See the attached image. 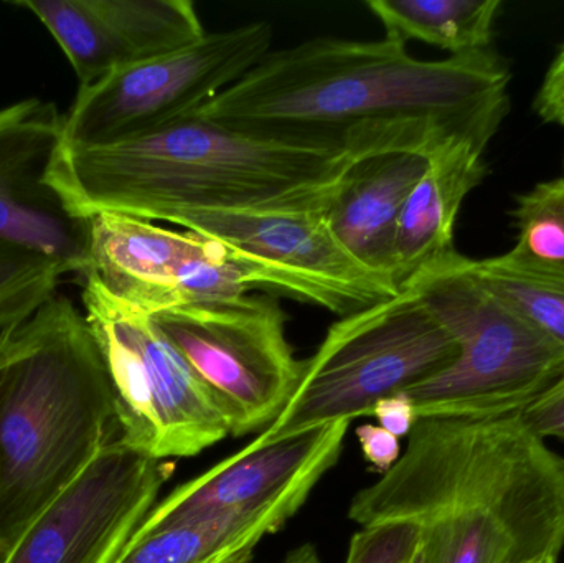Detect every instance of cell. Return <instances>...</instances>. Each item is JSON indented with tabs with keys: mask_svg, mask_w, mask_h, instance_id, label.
<instances>
[{
	"mask_svg": "<svg viewBox=\"0 0 564 563\" xmlns=\"http://www.w3.org/2000/svg\"><path fill=\"white\" fill-rule=\"evenodd\" d=\"M421 531L406 522L365 526L355 532L344 563H410Z\"/></svg>",
	"mask_w": 564,
	"mask_h": 563,
	"instance_id": "23",
	"label": "cell"
},
{
	"mask_svg": "<svg viewBox=\"0 0 564 563\" xmlns=\"http://www.w3.org/2000/svg\"><path fill=\"white\" fill-rule=\"evenodd\" d=\"M451 142L466 141L414 124L368 129L345 148L350 159L332 185L325 218L355 260L394 286V234L401 208L426 172L431 155Z\"/></svg>",
	"mask_w": 564,
	"mask_h": 563,
	"instance_id": "14",
	"label": "cell"
},
{
	"mask_svg": "<svg viewBox=\"0 0 564 563\" xmlns=\"http://www.w3.org/2000/svg\"><path fill=\"white\" fill-rule=\"evenodd\" d=\"M63 277L48 258L0 241V333L26 323L55 296Z\"/></svg>",
	"mask_w": 564,
	"mask_h": 563,
	"instance_id": "22",
	"label": "cell"
},
{
	"mask_svg": "<svg viewBox=\"0 0 564 563\" xmlns=\"http://www.w3.org/2000/svg\"><path fill=\"white\" fill-rule=\"evenodd\" d=\"M351 422L315 426L280 440L257 436L155 505L134 535L225 516H294L338 462Z\"/></svg>",
	"mask_w": 564,
	"mask_h": 563,
	"instance_id": "12",
	"label": "cell"
},
{
	"mask_svg": "<svg viewBox=\"0 0 564 563\" xmlns=\"http://www.w3.org/2000/svg\"><path fill=\"white\" fill-rule=\"evenodd\" d=\"M149 316L214 400L231 436L264 432L276 422L304 366L289 344L276 297L245 294Z\"/></svg>",
	"mask_w": 564,
	"mask_h": 563,
	"instance_id": "8",
	"label": "cell"
},
{
	"mask_svg": "<svg viewBox=\"0 0 564 563\" xmlns=\"http://www.w3.org/2000/svg\"><path fill=\"white\" fill-rule=\"evenodd\" d=\"M410 563H431L430 552H427L426 545H424L423 538H421L420 545H417Z\"/></svg>",
	"mask_w": 564,
	"mask_h": 563,
	"instance_id": "32",
	"label": "cell"
},
{
	"mask_svg": "<svg viewBox=\"0 0 564 563\" xmlns=\"http://www.w3.org/2000/svg\"><path fill=\"white\" fill-rule=\"evenodd\" d=\"M284 563H321V559L312 545H302L291 552Z\"/></svg>",
	"mask_w": 564,
	"mask_h": 563,
	"instance_id": "29",
	"label": "cell"
},
{
	"mask_svg": "<svg viewBox=\"0 0 564 563\" xmlns=\"http://www.w3.org/2000/svg\"><path fill=\"white\" fill-rule=\"evenodd\" d=\"M253 557V551H238L234 554L225 555V557L218 559L214 563H248Z\"/></svg>",
	"mask_w": 564,
	"mask_h": 563,
	"instance_id": "31",
	"label": "cell"
},
{
	"mask_svg": "<svg viewBox=\"0 0 564 563\" xmlns=\"http://www.w3.org/2000/svg\"><path fill=\"white\" fill-rule=\"evenodd\" d=\"M533 106L543 121L564 128V43L543 78Z\"/></svg>",
	"mask_w": 564,
	"mask_h": 563,
	"instance_id": "25",
	"label": "cell"
},
{
	"mask_svg": "<svg viewBox=\"0 0 564 563\" xmlns=\"http://www.w3.org/2000/svg\"><path fill=\"white\" fill-rule=\"evenodd\" d=\"M484 152L473 142H451L431 155L398 218L393 278L400 290L421 268L454 250L460 207L489 174Z\"/></svg>",
	"mask_w": 564,
	"mask_h": 563,
	"instance_id": "16",
	"label": "cell"
},
{
	"mask_svg": "<svg viewBox=\"0 0 564 563\" xmlns=\"http://www.w3.org/2000/svg\"><path fill=\"white\" fill-rule=\"evenodd\" d=\"M83 310L116 397L119 440L155 459L192 458L230 435L227 422L151 316L83 278Z\"/></svg>",
	"mask_w": 564,
	"mask_h": 563,
	"instance_id": "7",
	"label": "cell"
},
{
	"mask_svg": "<svg viewBox=\"0 0 564 563\" xmlns=\"http://www.w3.org/2000/svg\"><path fill=\"white\" fill-rule=\"evenodd\" d=\"M348 159V149L261 138L188 116L112 144L62 141L50 178L78 217L118 212L171 224L207 212L325 205Z\"/></svg>",
	"mask_w": 564,
	"mask_h": 563,
	"instance_id": "3",
	"label": "cell"
},
{
	"mask_svg": "<svg viewBox=\"0 0 564 563\" xmlns=\"http://www.w3.org/2000/svg\"><path fill=\"white\" fill-rule=\"evenodd\" d=\"M23 324L22 326L0 333V362L10 359V357L19 353L20 347H22L23 337H25Z\"/></svg>",
	"mask_w": 564,
	"mask_h": 563,
	"instance_id": "28",
	"label": "cell"
},
{
	"mask_svg": "<svg viewBox=\"0 0 564 563\" xmlns=\"http://www.w3.org/2000/svg\"><path fill=\"white\" fill-rule=\"evenodd\" d=\"M172 466L121 440L106 445L0 563H116Z\"/></svg>",
	"mask_w": 564,
	"mask_h": 563,
	"instance_id": "11",
	"label": "cell"
},
{
	"mask_svg": "<svg viewBox=\"0 0 564 563\" xmlns=\"http://www.w3.org/2000/svg\"><path fill=\"white\" fill-rule=\"evenodd\" d=\"M324 207L207 212L182 215L171 224L224 247L251 288L278 291L338 317L397 296L400 288L341 247Z\"/></svg>",
	"mask_w": 564,
	"mask_h": 563,
	"instance_id": "10",
	"label": "cell"
},
{
	"mask_svg": "<svg viewBox=\"0 0 564 563\" xmlns=\"http://www.w3.org/2000/svg\"><path fill=\"white\" fill-rule=\"evenodd\" d=\"M383 25L384 39L410 40L446 50L451 55L492 48L500 0H368Z\"/></svg>",
	"mask_w": 564,
	"mask_h": 563,
	"instance_id": "17",
	"label": "cell"
},
{
	"mask_svg": "<svg viewBox=\"0 0 564 563\" xmlns=\"http://www.w3.org/2000/svg\"><path fill=\"white\" fill-rule=\"evenodd\" d=\"M494 48L426 62L383 39L305 40L270 52L192 116L261 138L345 149L357 132L431 126L487 149L510 111Z\"/></svg>",
	"mask_w": 564,
	"mask_h": 563,
	"instance_id": "1",
	"label": "cell"
},
{
	"mask_svg": "<svg viewBox=\"0 0 564 563\" xmlns=\"http://www.w3.org/2000/svg\"><path fill=\"white\" fill-rule=\"evenodd\" d=\"M348 518L406 522L431 563H542L564 548V458L522 415L417 416L393 468Z\"/></svg>",
	"mask_w": 564,
	"mask_h": 563,
	"instance_id": "2",
	"label": "cell"
},
{
	"mask_svg": "<svg viewBox=\"0 0 564 563\" xmlns=\"http://www.w3.org/2000/svg\"><path fill=\"white\" fill-rule=\"evenodd\" d=\"M520 415L540 439H558L564 442V372Z\"/></svg>",
	"mask_w": 564,
	"mask_h": 563,
	"instance_id": "24",
	"label": "cell"
},
{
	"mask_svg": "<svg viewBox=\"0 0 564 563\" xmlns=\"http://www.w3.org/2000/svg\"><path fill=\"white\" fill-rule=\"evenodd\" d=\"M10 6L29 10L45 25L62 46L79 86L93 85L121 68L96 0H17Z\"/></svg>",
	"mask_w": 564,
	"mask_h": 563,
	"instance_id": "19",
	"label": "cell"
},
{
	"mask_svg": "<svg viewBox=\"0 0 564 563\" xmlns=\"http://www.w3.org/2000/svg\"><path fill=\"white\" fill-rule=\"evenodd\" d=\"M63 116L30 98L0 109V241L48 258L63 274L89 271V218L69 210L50 172Z\"/></svg>",
	"mask_w": 564,
	"mask_h": 563,
	"instance_id": "13",
	"label": "cell"
},
{
	"mask_svg": "<svg viewBox=\"0 0 564 563\" xmlns=\"http://www.w3.org/2000/svg\"><path fill=\"white\" fill-rule=\"evenodd\" d=\"M371 415L378 420V425L381 429L387 430L397 439L410 436L417 422L416 409L406 393H398V396L381 400L375 407Z\"/></svg>",
	"mask_w": 564,
	"mask_h": 563,
	"instance_id": "27",
	"label": "cell"
},
{
	"mask_svg": "<svg viewBox=\"0 0 564 563\" xmlns=\"http://www.w3.org/2000/svg\"><path fill=\"white\" fill-rule=\"evenodd\" d=\"M457 344L449 331L401 288L397 296L340 317L304 360L294 396L261 433L280 440L315 426L370 416L388 397L406 393L449 367Z\"/></svg>",
	"mask_w": 564,
	"mask_h": 563,
	"instance_id": "6",
	"label": "cell"
},
{
	"mask_svg": "<svg viewBox=\"0 0 564 563\" xmlns=\"http://www.w3.org/2000/svg\"><path fill=\"white\" fill-rule=\"evenodd\" d=\"M23 333H25V337H23V344L22 347H20L19 353L13 354L10 359L3 360V362H0V390H2L3 380H6L7 376V369H9L10 364L13 362V360L17 359V357L22 354V350L25 349L26 343H29V326H26V323L23 324Z\"/></svg>",
	"mask_w": 564,
	"mask_h": 563,
	"instance_id": "30",
	"label": "cell"
},
{
	"mask_svg": "<svg viewBox=\"0 0 564 563\" xmlns=\"http://www.w3.org/2000/svg\"><path fill=\"white\" fill-rule=\"evenodd\" d=\"M516 245L502 255L513 267L564 280V175L517 197Z\"/></svg>",
	"mask_w": 564,
	"mask_h": 563,
	"instance_id": "20",
	"label": "cell"
},
{
	"mask_svg": "<svg viewBox=\"0 0 564 563\" xmlns=\"http://www.w3.org/2000/svg\"><path fill=\"white\" fill-rule=\"evenodd\" d=\"M357 439L365 459L381 475L393 468L394 463L400 459V439L391 435L380 425L365 423V425L358 426Z\"/></svg>",
	"mask_w": 564,
	"mask_h": 563,
	"instance_id": "26",
	"label": "cell"
},
{
	"mask_svg": "<svg viewBox=\"0 0 564 563\" xmlns=\"http://www.w3.org/2000/svg\"><path fill=\"white\" fill-rule=\"evenodd\" d=\"M449 331L457 357L408 390L417 416L522 413L564 372V353L494 296L454 248L404 283Z\"/></svg>",
	"mask_w": 564,
	"mask_h": 563,
	"instance_id": "5",
	"label": "cell"
},
{
	"mask_svg": "<svg viewBox=\"0 0 564 563\" xmlns=\"http://www.w3.org/2000/svg\"><path fill=\"white\" fill-rule=\"evenodd\" d=\"M210 240L144 218L101 212L89 218V271L111 296L144 313L178 306L185 281ZM85 274V277H86Z\"/></svg>",
	"mask_w": 564,
	"mask_h": 563,
	"instance_id": "15",
	"label": "cell"
},
{
	"mask_svg": "<svg viewBox=\"0 0 564 563\" xmlns=\"http://www.w3.org/2000/svg\"><path fill=\"white\" fill-rule=\"evenodd\" d=\"M474 277L564 353V280L513 267L500 257L473 260Z\"/></svg>",
	"mask_w": 564,
	"mask_h": 563,
	"instance_id": "21",
	"label": "cell"
},
{
	"mask_svg": "<svg viewBox=\"0 0 564 563\" xmlns=\"http://www.w3.org/2000/svg\"><path fill=\"white\" fill-rule=\"evenodd\" d=\"M273 26L251 22L79 86L63 116L62 141L102 145L182 121L240 82L273 45Z\"/></svg>",
	"mask_w": 564,
	"mask_h": 563,
	"instance_id": "9",
	"label": "cell"
},
{
	"mask_svg": "<svg viewBox=\"0 0 564 563\" xmlns=\"http://www.w3.org/2000/svg\"><path fill=\"white\" fill-rule=\"evenodd\" d=\"M291 518L284 511L225 516L132 535L116 563H214L234 552L254 551L264 535L280 531Z\"/></svg>",
	"mask_w": 564,
	"mask_h": 563,
	"instance_id": "18",
	"label": "cell"
},
{
	"mask_svg": "<svg viewBox=\"0 0 564 563\" xmlns=\"http://www.w3.org/2000/svg\"><path fill=\"white\" fill-rule=\"evenodd\" d=\"M0 390V562L115 442L116 397L85 314L56 293Z\"/></svg>",
	"mask_w": 564,
	"mask_h": 563,
	"instance_id": "4",
	"label": "cell"
},
{
	"mask_svg": "<svg viewBox=\"0 0 564 563\" xmlns=\"http://www.w3.org/2000/svg\"><path fill=\"white\" fill-rule=\"evenodd\" d=\"M542 563H558V559H549V561Z\"/></svg>",
	"mask_w": 564,
	"mask_h": 563,
	"instance_id": "33",
	"label": "cell"
}]
</instances>
